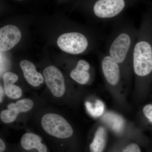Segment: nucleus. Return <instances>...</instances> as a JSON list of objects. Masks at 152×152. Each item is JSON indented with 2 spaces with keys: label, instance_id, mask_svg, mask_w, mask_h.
I'll return each instance as SVG.
<instances>
[{
  "label": "nucleus",
  "instance_id": "obj_1",
  "mask_svg": "<svg viewBox=\"0 0 152 152\" xmlns=\"http://www.w3.org/2000/svg\"><path fill=\"white\" fill-rule=\"evenodd\" d=\"M138 30L129 26L116 30L109 42L107 54L120 66H132L133 51Z\"/></svg>",
  "mask_w": 152,
  "mask_h": 152
},
{
  "label": "nucleus",
  "instance_id": "obj_11",
  "mask_svg": "<svg viewBox=\"0 0 152 152\" xmlns=\"http://www.w3.org/2000/svg\"><path fill=\"white\" fill-rule=\"evenodd\" d=\"M104 122L116 133H120L124 129V121L119 115L113 113H107L102 118Z\"/></svg>",
  "mask_w": 152,
  "mask_h": 152
},
{
  "label": "nucleus",
  "instance_id": "obj_19",
  "mask_svg": "<svg viewBox=\"0 0 152 152\" xmlns=\"http://www.w3.org/2000/svg\"><path fill=\"white\" fill-rule=\"evenodd\" d=\"M122 152H141L137 144L133 143L129 145L123 150Z\"/></svg>",
  "mask_w": 152,
  "mask_h": 152
},
{
  "label": "nucleus",
  "instance_id": "obj_5",
  "mask_svg": "<svg viewBox=\"0 0 152 152\" xmlns=\"http://www.w3.org/2000/svg\"><path fill=\"white\" fill-rule=\"evenodd\" d=\"M47 86L55 96L61 97L65 91V84L63 74L54 66L46 68L43 72Z\"/></svg>",
  "mask_w": 152,
  "mask_h": 152
},
{
  "label": "nucleus",
  "instance_id": "obj_9",
  "mask_svg": "<svg viewBox=\"0 0 152 152\" xmlns=\"http://www.w3.org/2000/svg\"><path fill=\"white\" fill-rule=\"evenodd\" d=\"M90 68V64L87 61L79 60L75 68L71 72L70 77L80 84H86L90 80V74L89 72Z\"/></svg>",
  "mask_w": 152,
  "mask_h": 152
},
{
  "label": "nucleus",
  "instance_id": "obj_4",
  "mask_svg": "<svg viewBox=\"0 0 152 152\" xmlns=\"http://www.w3.org/2000/svg\"><path fill=\"white\" fill-rule=\"evenodd\" d=\"M125 6V0H98L94 5V13L99 18L110 19L119 15Z\"/></svg>",
  "mask_w": 152,
  "mask_h": 152
},
{
  "label": "nucleus",
  "instance_id": "obj_10",
  "mask_svg": "<svg viewBox=\"0 0 152 152\" xmlns=\"http://www.w3.org/2000/svg\"><path fill=\"white\" fill-rule=\"evenodd\" d=\"M42 139L39 136L33 133H26L22 137L21 144L25 150L29 151L36 148L39 152H47V147L41 143Z\"/></svg>",
  "mask_w": 152,
  "mask_h": 152
},
{
  "label": "nucleus",
  "instance_id": "obj_22",
  "mask_svg": "<svg viewBox=\"0 0 152 152\" xmlns=\"http://www.w3.org/2000/svg\"><path fill=\"white\" fill-rule=\"evenodd\" d=\"M19 1H21V0H19Z\"/></svg>",
  "mask_w": 152,
  "mask_h": 152
},
{
  "label": "nucleus",
  "instance_id": "obj_15",
  "mask_svg": "<svg viewBox=\"0 0 152 152\" xmlns=\"http://www.w3.org/2000/svg\"><path fill=\"white\" fill-rule=\"evenodd\" d=\"M4 87L6 95L10 98L17 99L20 97L22 96L21 89L14 84L4 85Z\"/></svg>",
  "mask_w": 152,
  "mask_h": 152
},
{
  "label": "nucleus",
  "instance_id": "obj_6",
  "mask_svg": "<svg viewBox=\"0 0 152 152\" xmlns=\"http://www.w3.org/2000/svg\"><path fill=\"white\" fill-rule=\"evenodd\" d=\"M21 33L15 26L7 25L0 29V50L5 52L14 48L18 43Z\"/></svg>",
  "mask_w": 152,
  "mask_h": 152
},
{
  "label": "nucleus",
  "instance_id": "obj_16",
  "mask_svg": "<svg viewBox=\"0 0 152 152\" xmlns=\"http://www.w3.org/2000/svg\"><path fill=\"white\" fill-rule=\"evenodd\" d=\"M18 113L13 110H5L1 113V118L4 123L9 124L16 119Z\"/></svg>",
  "mask_w": 152,
  "mask_h": 152
},
{
  "label": "nucleus",
  "instance_id": "obj_3",
  "mask_svg": "<svg viewBox=\"0 0 152 152\" xmlns=\"http://www.w3.org/2000/svg\"><path fill=\"white\" fill-rule=\"evenodd\" d=\"M57 43L63 51L73 55L83 53L86 50L88 46L86 37L78 32L63 34L58 38Z\"/></svg>",
  "mask_w": 152,
  "mask_h": 152
},
{
  "label": "nucleus",
  "instance_id": "obj_20",
  "mask_svg": "<svg viewBox=\"0 0 152 152\" xmlns=\"http://www.w3.org/2000/svg\"><path fill=\"white\" fill-rule=\"evenodd\" d=\"M6 145L2 139H0V152H3L5 150Z\"/></svg>",
  "mask_w": 152,
  "mask_h": 152
},
{
  "label": "nucleus",
  "instance_id": "obj_13",
  "mask_svg": "<svg viewBox=\"0 0 152 152\" xmlns=\"http://www.w3.org/2000/svg\"><path fill=\"white\" fill-rule=\"evenodd\" d=\"M33 106L34 103L31 100L25 99L18 101L16 103L9 104L7 108L9 110H15L19 114L29 111L32 108Z\"/></svg>",
  "mask_w": 152,
  "mask_h": 152
},
{
  "label": "nucleus",
  "instance_id": "obj_7",
  "mask_svg": "<svg viewBox=\"0 0 152 152\" xmlns=\"http://www.w3.org/2000/svg\"><path fill=\"white\" fill-rule=\"evenodd\" d=\"M101 64L107 83L112 86L118 84L121 78V67L118 64L107 54L102 57Z\"/></svg>",
  "mask_w": 152,
  "mask_h": 152
},
{
  "label": "nucleus",
  "instance_id": "obj_14",
  "mask_svg": "<svg viewBox=\"0 0 152 152\" xmlns=\"http://www.w3.org/2000/svg\"><path fill=\"white\" fill-rule=\"evenodd\" d=\"M86 106L89 113L94 118L100 116L104 110V105L103 103L99 100L96 101L94 104L86 102Z\"/></svg>",
  "mask_w": 152,
  "mask_h": 152
},
{
  "label": "nucleus",
  "instance_id": "obj_8",
  "mask_svg": "<svg viewBox=\"0 0 152 152\" xmlns=\"http://www.w3.org/2000/svg\"><path fill=\"white\" fill-rule=\"evenodd\" d=\"M26 80L31 86L38 87L43 83L42 74L37 72L35 66L28 60H23L20 64Z\"/></svg>",
  "mask_w": 152,
  "mask_h": 152
},
{
  "label": "nucleus",
  "instance_id": "obj_17",
  "mask_svg": "<svg viewBox=\"0 0 152 152\" xmlns=\"http://www.w3.org/2000/svg\"><path fill=\"white\" fill-rule=\"evenodd\" d=\"M3 79L4 85L14 84L18 81V77L16 74L12 72H7L4 74Z\"/></svg>",
  "mask_w": 152,
  "mask_h": 152
},
{
  "label": "nucleus",
  "instance_id": "obj_2",
  "mask_svg": "<svg viewBox=\"0 0 152 152\" xmlns=\"http://www.w3.org/2000/svg\"><path fill=\"white\" fill-rule=\"evenodd\" d=\"M41 124L48 134L58 138H67L73 134L72 128L67 121L58 114H45L42 118Z\"/></svg>",
  "mask_w": 152,
  "mask_h": 152
},
{
  "label": "nucleus",
  "instance_id": "obj_12",
  "mask_svg": "<svg viewBox=\"0 0 152 152\" xmlns=\"http://www.w3.org/2000/svg\"><path fill=\"white\" fill-rule=\"evenodd\" d=\"M107 141V134L105 129L102 127L98 129L91 144L90 145L91 152H103Z\"/></svg>",
  "mask_w": 152,
  "mask_h": 152
},
{
  "label": "nucleus",
  "instance_id": "obj_21",
  "mask_svg": "<svg viewBox=\"0 0 152 152\" xmlns=\"http://www.w3.org/2000/svg\"><path fill=\"white\" fill-rule=\"evenodd\" d=\"M0 102L1 103L2 101L3 96H4V91L2 87L1 86L0 88Z\"/></svg>",
  "mask_w": 152,
  "mask_h": 152
},
{
  "label": "nucleus",
  "instance_id": "obj_18",
  "mask_svg": "<svg viewBox=\"0 0 152 152\" xmlns=\"http://www.w3.org/2000/svg\"><path fill=\"white\" fill-rule=\"evenodd\" d=\"M143 112L151 122L152 123V104H148L144 107Z\"/></svg>",
  "mask_w": 152,
  "mask_h": 152
}]
</instances>
